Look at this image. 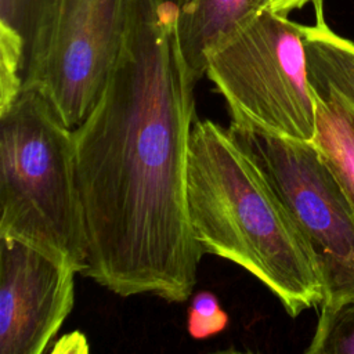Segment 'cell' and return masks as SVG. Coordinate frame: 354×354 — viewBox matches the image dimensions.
<instances>
[{"instance_id": "9", "label": "cell", "mask_w": 354, "mask_h": 354, "mask_svg": "<svg viewBox=\"0 0 354 354\" xmlns=\"http://www.w3.org/2000/svg\"><path fill=\"white\" fill-rule=\"evenodd\" d=\"M313 3L315 24L303 25L310 86L333 93L354 115V43L328 26L322 0Z\"/></svg>"}, {"instance_id": "12", "label": "cell", "mask_w": 354, "mask_h": 354, "mask_svg": "<svg viewBox=\"0 0 354 354\" xmlns=\"http://www.w3.org/2000/svg\"><path fill=\"white\" fill-rule=\"evenodd\" d=\"M228 322V315L214 293L203 290L192 297L187 317V329L191 337L202 340L216 336L225 330Z\"/></svg>"}, {"instance_id": "3", "label": "cell", "mask_w": 354, "mask_h": 354, "mask_svg": "<svg viewBox=\"0 0 354 354\" xmlns=\"http://www.w3.org/2000/svg\"><path fill=\"white\" fill-rule=\"evenodd\" d=\"M0 236L86 268L73 129L36 88H22L0 113Z\"/></svg>"}, {"instance_id": "6", "label": "cell", "mask_w": 354, "mask_h": 354, "mask_svg": "<svg viewBox=\"0 0 354 354\" xmlns=\"http://www.w3.org/2000/svg\"><path fill=\"white\" fill-rule=\"evenodd\" d=\"M230 130L308 243L324 285L321 306L354 297V210L314 145L232 124Z\"/></svg>"}, {"instance_id": "1", "label": "cell", "mask_w": 354, "mask_h": 354, "mask_svg": "<svg viewBox=\"0 0 354 354\" xmlns=\"http://www.w3.org/2000/svg\"><path fill=\"white\" fill-rule=\"evenodd\" d=\"M176 0H127L108 83L73 129L87 234L83 275L118 296L185 301L203 254L187 203L195 82Z\"/></svg>"}, {"instance_id": "13", "label": "cell", "mask_w": 354, "mask_h": 354, "mask_svg": "<svg viewBox=\"0 0 354 354\" xmlns=\"http://www.w3.org/2000/svg\"><path fill=\"white\" fill-rule=\"evenodd\" d=\"M310 1H314V0H263V7L264 10L288 15L290 11L301 8Z\"/></svg>"}, {"instance_id": "8", "label": "cell", "mask_w": 354, "mask_h": 354, "mask_svg": "<svg viewBox=\"0 0 354 354\" xmlns=\"http://www.w3.org/2000/svg\"><path fill=\"white\" fill-rule=\"evenodd\" d=\"M177 32L195 83L205 76L209 54L264 10L263 0H176Z\"/></svg>"}, {"instance_id": "4", "label": "cell", "mask_w": 354, "mask_h": 354, "mask_svg": "<svg viewBox=\"0 0 354 354\" xmlns=\"http://www.w3.org/2000/svg\"><path fill=\"white\" fill-rule=\"evenodd\" d=\"M205 75L224 97L232 126L313 142L303 25L288 15L260 11L209 54Z\"/></svg>"}, {"instance_id": "2", "label": "cell", "mask_w": 354, "mask_h": 354, "mask_svg": "<svg viewBox=\"0 0 354 354\" xmlns=\"http://www.w3.org/2000/svg\"><path fill=\"white\" fill-rule=\"evenodd\" d=\"M187 203L192 234L203 253L245 268L290 317L321 306L324 285L308 243L230 127L207 119L194 122Z\"/></svg>"}, {"instance_id": "5", "label": "cell", "mask_w": 354, "mask_h": 354, "mask_svg": "<svg viewBox=\"0 0 354 354\" xmlns=\"http://www.w3.org/2000/svg\"><path fill=\"white\" fill-rule=\"evenodd\" d=\"M127 0H30L22 88L39 90L75 129L98 102L118 59Z\"/></svg>"}, {"instance_id": "11", "label": "cell", "mask_w": 354, "mask_h": 354, "mask_svg": "<svg viewBox=\"0 0 354 354\" xmlns=\"http://www.w3.org/2000/svg\"><path fill=\"white\" fill-rule=\"evenodd\" d=\"M306 354H354V297L321 306Z\"/></svg>"}, {"instance_id": "10", "label": "cell", "mask_w": 354, "mask_h": 354, "mask_svg": "<svg viewBox=\"0 0 354 354\" xmlns=\"http://www.w3.org/2000/svg\"><path fill=\"white\" fill-rule=\"evenodd\" d=\"M315 136L313 145L354 210V115L333 93L313 87Z\"/></svg>"}, {"instance_id": "7", "label": "cell", "mask_w": 354, "mask_h": 354, "mask_svg": "<svg viewBox=\"0 0 354 354\" xmlns=\"http://www.w3.org/2000/svg\"><path fill=\"white\" fill-rule=\"evenodd\" d=\"M77 271L40 249L0 236V354H41L75 303Z\"/></svg>"}]
</instances>
